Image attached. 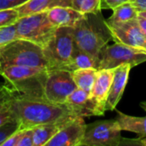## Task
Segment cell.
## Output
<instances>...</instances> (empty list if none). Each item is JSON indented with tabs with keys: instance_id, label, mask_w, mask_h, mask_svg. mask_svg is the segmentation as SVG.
<instances>
[{
	"instance_id": "1",
	"label": "cell",
	"mask_w": 146,
	"mask_h": 146,
	"mask_svg": "<svg viewBox=\"0 0 146 146\" xmlns=\"http://www.w3.org/2000/svg\"><path fill=\"white\" fill-rule=\"evenodd\" d=\"M11 110L21 130L43 124L62 126L77 117L65 104H55L44 98L27 96L17 92L13 97Z\"/></svg>"
},
{
	"instance_id": "2",
	"label": "cell",
	"mask_w": 146,
	"mask_h": 146,
	"mask_svg": "<svg viewBox=\"0 0 146 146\" xmlns=\"http://www.w3.org/2000/svg\"><path fill=\"white\" fill-rule=\"evenodd\" d=\"M73 33L75 45L96 59L100 50L112 39L101 12L84 14L73 27Z\"/></svg>"
},
{
	"instance_id": "3",
	"label": "cell",
	"mask_w": 146,
	"mask_h": 146,
	"mask_svg": "<svg viewBox=\"0 0 146 146\" xmlns=\"http://www.w3.org/2000/svg\"><path fill=\"white\" fill-rule=\"evenodd\" d=\"M48 68L12 65L0 68V75L18 93L44 98Z\"/></svg>"
},
{
	"instance_id": "4",
	"label": "cell",
	"mask_w": 146,
	"mask_h": 146,
	"mask_svg": "<svg viewBox=\"0 0 146 146\" xmlns=\"http://www.w3.org/2000/svg\"><path fill=\"white\" fill-rule=\"evenodd\" d=\"M0 65L1 68L19 65L49 69V64L44 56L43 48L21 38H15L0 47Z\"/></svg>"
},
{
	"instance_id": "5",
	"label": "cell",
	"mask_w": 146,
	"mask_h": 146,
	"mask_svg": "<svg viewBox=\"0 0 146 146\" xmlns=\"http://www.w3.org/2000/svg\"><path fill=\"white\" fill-rule=\"evenodd\" d=\"M15 26L17 38L30 41L42 48L49 43L57 28L49 20L46 11L20 16Z\"/></svg>"
},
{
	"instance_id": "6",
	"label": "cell",
	"mask_w": 146,
	"mask_h": 146,
	"mask_svg": "<svg viewBox=\"0 0 146 146\" xmlns=\"http://www.w3.org/2000/svg\"><path fill=\"white\" fill-rule=\"evenodd\" d=\"M74 47L73 27H57L54 36L43 47L49 69H64L70 62Z\"/></svg>"
},
{
	"instance_id": "7",
	"label": "cell",
	"mask_w": 146,
	"mask_h": 146,
	"mask_svg": "<svg viewBox=\"0 0 146 146\" xmlns=\"http://www.w3.org/2000/svg\"><path fill=\"white\" fill-rule=\"evenodd\" d=\"M97 69H113L122 64L133 67L146 62V50L115 43L105 45L98 56Z\"/></svg>"
},
{
	"instance_id": "8",
	"label": "cell",
	"mask_w": 146,
	"mask_h": 146,
	"mask_svg": "<svg viewBox=\"0 0 146 146\" xmlns=\"http://www.w3.org/2000/svg\"><path fill=\"white\" fill-rule=\"evenodd\" d=\"M115 120L97 121L86 125L81 146H119L126 142Z\"/></svg>"
},
{
	"instance_id": "9",
	"label": "cell",
	"mask_w": 146,
	"mask_h": 146,
	"mask_svg": "<svg viewBox=\"0 0 146 146\" xmlns=\"http://www.w3.org/2000/svg\"><path fill=\"white\" fill-rule=\"evenodd\" d=\"M77 88L71 72L63 69H48L44 98L59 104H64L68 97Z\"/></svg>"
},
{
	"instance_id": "10",
	"label": "cell",
	"mask_w": 146,
	"mask_h": 146,
	"mask_svg": "<svg viewBox=\"0 0 146 146\" xmlns=\"http://www.w3.org/2000/svg\"><path fill=\"white\" fill-rule=\"evenodd\" d=\"M106 24L115 43L146 50V38L140 31L137 19L123 23Z\"/></svg>"
},
{
	"instance_id": "11",
	"label": "cell",
	"mask_w": 146,
	"mask_h": 146,
	"mask_svg": "<svg viewBox=\"0 0 146 146\" xmlns=\"http://www.w3.org/2000/svg\"><path fill=\"white\" fill-rule=\"evenodd\" d=\"M86 128L83 117H74L64 123L45 146H81Z\"/></svg>"
},
{
	"instance_id": "12",
	"label": "cell",
	"mask_w": 146,
	"mask_h": 146,
	"mask_svg": "<svg viewBox=\"0 0 146 146\" xmlns=\"http://www.w3.org/2000/svg\"><path fill=\"white\" fill-rule=\"evenodd\" d=\"M114 77L113 69H99L97 72L96 79L90 92L92 101L95 103L99 115H104L105 104L109 96L110 86Z\"/></svg>"
},
{
	"instance_id": "13",
	"label": "cell",
	"mask_w": 146,
	"mask_h": 146,
	"mask_svg": "<svg viewBox=\"0 0 146 146\" xmlns=\"http://www.w3.org/2000/svg\"><path fill=\"white\" fill-rule=\"evenodd\" d=\"M74 115L80 117L99 115L95 103L92 101L90 92L76 88L66 99L64 104Z\"/></svg>"
},
{
	"instance_id": "14",
	"label": "cell",
	"mask_w": 146,
	"mask_h": 146,
	"mask_svg": "<svg viewBox=\"0 0 146 146\" xmlns=\"http://www.w3.org/2000/svg\"><path fill=\"white\" fill-rule=\"evenodd\" d=\"M131 68L132 66L130 64H122L114 68V77L106 101L105 110H114L121 99L128 81Z\"/></svg>"
},
{
	"instance_id": "15",
	"label": "cell",
	"mask_w": 146,
	"mask_h": 146,
	"mask_svg": "<svg viewBox=\"0 0 146 146\" xmlns=\"http://www.w3.org/2000/svg\"><path fill=\"white\" fill-rule=\"evenodd\" d=\"M46 12L49 20L56 27H73L84 15L73 7L64 6L54 7Z\"/></svg>"
},
{
	"instance_id": "16",
	"label": "cell",
	"mask_w": 146,
	"mask_h": 146,
	"mask_svg": "<svg viewBox=\"0 0 146 146\" xmlns=\"http://www.w3.org/2000/svg\"><path fill=\"white\" fill-rule=\"evenodd\" d=\"M72 7L70 0H29L27 3L15 7L20 16H24L29 14L48 11L49 9L57 7Z\"/></svg>"
},
{
	"instance_id": "17",
	"label": "cell",
	"mask_w": 146,
	"mask_h": 146,
	"mask_svg": "<svg viewBox=\"0 0 146 146\" xmlns=\"http://www.w3.org/2000/svg\"><path fill=\"white\" fill-rule=\"evenodd\" d=\"M115 121L116 127L121 131L132 132L139 134L140 137L146 136V116H132L117 111V116Z\"/></svg>"
},
{
	"instance_id": "18",
	"label": "cell",
	"mask_w": 146,
	"mask_h": 146,
	"mask_svg": "<svg viewBox=\"0 0 146 146\" xmlns=\"http://www.w3.org/2000/svg\"><path fill=\"white\" fill-rule=\"evenodd\" d=\"M98 67V61L90 54L79 49L76 45L72 54L69 63L63 70L73 72L80 68H96Z\"/></svg>"
},
{
	"instance_id": "19",
	"label": "cell",
	"mask_w": 146,
	"mask_h": 146,
	"mask_svg": "<svg viewBox=\"0 0 146 146\" xmlns=\"http://www.w3.org/2000/svg\"><path fill=\"white\" fill-rule=\"evenodd\" d=\"M15 92L7 84L0 86V126L15 119L11 110V102Z\"/></svg>"
},
{
	"instance_id": "20",
	"label": "cell",
	"mask_w": 146,
	"mask_h": 146,
	"mask_svg": "<svg viewBox=\"0 0 146 146\" xmlns=\"http://www.w3.org/2000/svg\"><path fill=\"white\" fill-rule=\"evenodd\" d=\"M62 126L56 124H43L31 128L33 133V146L46 145Z\"/></svg>"
},
{
	"instance_id": "21",
	"label": "cell",
	"mask_w": 146,
	"mask_h": 146,
	"mask_svg": "<svg viewBox=\"0 0 146 146\" xmlns=\"http://www.w3.org/2000/svg\"><path fill=\"white\" fill-rule=\"evenodd\" d=\"M98 69L96 68H80L71 72L72 78L77 88L91 92L93 86Z\"/></svg>"
},
{
	"instance_id": "22",
	"label": "cell",
	"mask_w": 146,
	"mask_h": 146,
	"mask_svg": "<svg viewBox=\"0 0 146 146\" xmlns=\"http://www.w3.org/2000/svg\"><path fill=\"white\" fill-rule=\"evenodd\" d=\"M112 10L113 14L111 15V16L109 19L105 20L108 23H123L137 19L138 17V10L131 2L125 3Z\"/></svg>"
},
{
	"instance_id": "23",
	"label": "cell",
	"mask_w": 146,
	"mask_h": 146,
	"mask_svg": "<svg viewBox=\"0 0 146 146\" xmlns=\"http://www.w3.org/2000/svg\"><path fill=\"white\" fill-rule=\"evenodd\" d=\"M20 18V15L15 7L0 9V27L14 25Z\"/></svg>"
},
{
	"instance_id": "24",
	"label": "cell",
	"mask_w": 146,
	"mask_h": 146,
	"mask_svg": "<svg viewBox=\"0 0 146 146\" xmlns=\"http://www.w3.org/2000/svg\"><path fill=\"white\" fill-rule=\"evenodd\" d=\"M19 130V124L15 119L10 120L8 122L0 126V146L14 133Z\"/></svg>"
},
{
	"instance_id": "25",
	"label": "cell",
	"mask_w": 146,
	"mask_h": 146,
	"mask_svg": "<svg viewBox=\"0 0 146 146\" xmlns=\"http://www.w3.org/2000/svg\"><path fill=\"white\" fill-rule=\"evenodd\" d=\"M15 38H17V36L15 24L0 27V47L5 45Z\"/></svg>"
},
{
	"instance_id": "26",
	"label": "cell",
	"mask_w": 146,
	"mask_h": 146,
	"mask_svg": "<svg viewBox=\"0 0 146 146\" xmlns=\"http://www.w3.org/2000/svg\"><path fill=\"white\" fill-rule=\"evenodd\" d=\"M101 1L102 0H83L79 10L82 14H97L101 12Z\"/></svg>"
},
{
	"instance_id": "27",
	"label": "cell",
	"mask_w": 146,
	"mask_h": 146,
	"mask_svg": "<svg viewBox=\"0 0 146 146\" xmlns=\"http://www.w3.org/2000/svg\"><path fill=\"white\" fill-rule=\"evenodd\" d=\"M16 146H33L32 129H21V133Z\"/></svg>"
},
{
	"instance_id": "28",
	"label": "cell",
	"mask_w": 146,
	"mask_h": 146,
	"mask_svg": "<svg viewBox=\"0 0 146 146\" xmlns=\"http://www.w3.org/2000/svg\"><path fill=\"white\" fill-rule=\"evenodd\" d=\"M130 2V0H102L101 1V9H114L116 7Z\"/></svg>"
},
{
	"instance_id": "29",
	"label": "cell",
	"mask_w": 146,
	"mask_h": 146,
	"mask_svg": "<svg viewBox=\"0 0 146 146\" xmlns=\"http://www.w3.org/2000/svg\"><path fill=\"white\" fill-rule=\"evenodd\" d=\"M21 130L19 129L18 131H16L15 133H14L12 135H10L2 145L1 146H16L17 145V143H18V140L20 139V136H21Z\"/></svg>"
},
{
	"instance_id": "30",
	"label": "cell",
	"mask_w": 146,
	"mask_h": 146,
	"mask_svg": "<svg viewBox=\"0 0 146 146\" xmlns=\"http://www.w3.org/2000/svg\"><path fill=\"white\" fill-rule=\"evenodd\" d=\"M137 23H138V25H139V27L140 28V31L142 32V33L145 35V37L146 38V18L138 15Z\"/></svg>"
},
{
	"instance_id": "31",
	"label": "cell",
	"mask_w": 146,
	"mask_h": 146,
	"mask_svg": "<svg viewBox=\"0 0 146 146\" xmlns=\"http://www.w3.org/2000/svg\"><path fill=\"white\" fill-rule=\"evenodd\" d=\"M130 2L138 11L146 10V0H131Z\"/></svg>"
},
{
	"instance_id": "32",
	"label": "cell",
	"mask_w": 146,
	"mask_h": 146,
	"mask_svg": "<svg viewBox=\"0 0 146 146\" xmlns=\"http://www.w3.org/2000/svg\"><path fill=\"white\" fill-rule=\"evenodd\" d=\"M15 7L10 1L9 0H0V9H7V8H13Z\"/></svg>"
},
{
	"instance_id": "33",
	"label": "cell",
	"mask_w": 146,
	"mask_h": 146,
	"mask_svg": "<svg viewBox=\"0 0 146 146\" xmlns=\"http://www.w3.org/2000/svg\"><path fill=\"white\" fill-rule=\"evenodd\" d=\"M70 1H71V6H72L74 9H77V10L80 9V5H81V3H82V2H83V0H70ZM79 11H80V10H79Z\"/></svg>"
},
{
	"instance_id": "34",
	"label": "cell",
	"mask_w": 146,
	"mask_h": 146,
	"mask_svg": "<svg viewBox=\"0 0 146 146\" xmlns=\"http://www.w3.org/2000/svg\"><path fill=\"white\" fill-rule=\"evenodd\" d=\"M9 1H10L15 7H17V6H20V5H21V4H23V3H27V2L29 1V0H9Z\"/></svg>"
},
{
	"instance_id": "35",
	"label": "cell",
	"mask_w": 146,
	"mask_h": 146,
	"mask_svg": "<svg viewBox=\"0 0 146 146\" xmlns=\"http://www.w3.org/2000/svg\"><path fill=\"white\" fill-rule=\"evenodd\" d=\"M136 144L137 145H139L146 146V136L145 137H141L140 139H137Z\"/></svg>"
},
{
	"instance_id": "36",
	"label": "cell",
	"mask_w": 146,
	"mask_h": 146,
	"mask_svg": "<svg viewBox=\"0 0 146 146\" xmlns=\"http://www.w3.org/2000/svg\"><path fill=\"white\" fill-rule=\"evenodd\" d=\"M138 15H141L143 17L146 18V10H142V11H138Z\"/></svg>"
},
{
	"instance_id": "37",
	"label": "cell",
	"mask_w": 146,
	"mask_h": 146,
	"mask_svg": "<svg viewBox=\"0 0 146 146\" xmlns=\"http://www.w3.org/2000/svg\"><path fill=\"white\" fill-rule=\"evenodd\" d=\"M140 107L145 110V111H146V101H144V102H141L140 103Z\"/></svg>"
},
{
	"instance_id": "38",
	"label": "cell",
	"mask_w": 146,
	"mask_h": 146,
	"mask_svg": "<svg viewBox=\"0 0 146 146\" xmlns=\"http://www.w3.org/2000/svg\"><path fill=\"white\" fill-rule=\"evenodd\" d=\"M0 68H1V65H0Z\"/></svg>"
},
{
	"instance_id": "39",
	"label": "cell",
	"mask_w": 146,
	"mask_h": 146,
	"mask_svg": "<svg viewBox=\"0 0 146 146\" xmlns=\"http://www.w3.org/2000/svg\"><path fill=\"white\" fill-rule=\"evenodd\" d=\"M130 1H131V0H130Z\"/></svg>"
}]
</instances>
